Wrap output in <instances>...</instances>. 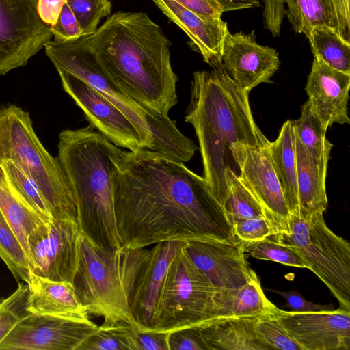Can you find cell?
Returning <instances> with one entry per match:
<instances>
[{"instance_id": "obj_33", "label": "cell", "mask_w": 350, "mask_h": 350, "mask_svg": "<svg viewBox=\"0 0 350 350\" xmlns=\"http://www.w3.org/2000/svg\"><path fill=\"white\" fill-rule=\"evenodd\" d=\"M134 325L125 322L103 324L77 350H133L131 335Z\"/></svg>"}, {"instance_id": "obj_17", "label": "cell", "mask_w": 350, "mask_h": 350, "mask_svg": "<svg viewBox=\"0 0 350 350\" xmlns=\"http://www.w3.org/2000/svg\"><path fill=\"white\" fill-rule=\"evenodd\" d=\"M222 64L232 79L249 93L271 77L280 66L278 51L262 46L243 32L226 35L222 47Z\"/></svg>"}, {"instance_id": "obj_15", "label": "cell", "mask_w": 350, "mask_h": 350, "mask_svg": "<svg viewBox=\"0 0 350 350\" xmlns=\"http://www.w3.org/2000/svg\"><path fill=\"white\" fill-rule=\"evenodd\" d=\"M275 315L303 350H349L350 310L285 311Z\"/></svg>"}, {"instance_id": "obj_42", "label": "cell", "mask_w": 350, "mask_h": 350, "mask_svg": "<svg viewBox=\"0 0 350 350\" xmlns=\"http://www.w3.org/2000/svg\"><path fill=\"white\" fill-rule=\"evenodd\" d=\"M269 291L284 297L286 299V303L283 306L290 308L291 311L306 312L334 310V307L332 305L317 304L308 301L298 291L296 290L280 291L278 290L269 289Z\"/></svg>"}, {"instance_id": "obj_36", "label": "cell", "mask_w": 350, "mask_h": 350, "mask_svg": "<svg viewBox=\"0 0 350 350\" xmlns=\"http://www.w3.org/2000/svg\"><path fill=\"white\" fill-rule=\"evenodd\" d=\"M81 29L83 36L95 32L103 18L111 15L110 0H66Z\"/></svg>"}, {"instance_id": "obj_32", "label": "cell", "mask_w": 350, "mask_h": 350, "mask_svg": "<svg viewBox=\"0 0 350 350\" xmlns=\"http://www.w3.org/2000/svg\"><path fill=\"white\" fill-rule=\"evenodd\" d=\"M0 167L20 197L45 223L51 222L53 218L46 202L37 187L23 170L12 161H3Z\"/></svg>"}, {"instance_id": "obj_24", "label": "cell", "mask_w": 350, "mask_h": 350, "mask_svg": "<svg viewBox=\"0 0 350 350\" xmlns=\"http://www.w3.org/2000/svg\"><path fill=\"white\" fill-rule=\"evenodd\" d=\"M299 217L307 219L317 213H324L328 201L325 178L329 157L318 160L308 156L295 133Z\"/></svg>"}, {"instance_id": "obj_28", "label": "cell", "mask_w": 350, "mask_h": 350, "mask_svg": "<svg viewBox=\"0 0 350 350\" xmlns=\"http://www.w3.org/2000/svg\"><path fill=\"white\" fill-rule=\"evenodd\" d=\"M226 180L228 193L222 210L226 221L231 230L234 223L238 220L258 216L267 219L262 207L239 177L226 170Z\"/></svg>"}, {"instance_id": "obj_43", "label": "cell", "mask_w": 350, "mask_h": 350, "mask_svg": "<svg viewBox=\"0 0 350 350\" xmlns=\"http://www.w3.org/2000/svg\"><path fill=\"white\" fill-rule=\"evenodd\" d=\"M185 8L197 14L221 17L224 10L216 0H174Z\"/></svg>"}, {"instance_id": "obj_39", "label": "cell", "mask_w": 350, "mask_h": 350, "mask_svg": "<svg viewBox=\"0 0 350 350\" xmlns=\"http://www.w3.org/2000/svg\"><path fill=\"white\" fill-rule=\"evenodd\" d=\"M54 40L59 42H68L79 40L83 36L79 25L66 2L60 12L56 23L51 27Z\"/></svg>"}, {"instance_id": "obj_10", "label": "cell", "mask_w": 350, "mask_h": 350, "mask_svg": "<svg viewBox=\"0 0 350 350\" xmlns=\"http://www.w3.org/2000/svg\"><path fill=\"white\" fill-rule=\"evenodd\" d=\"M38 0H0V75L25 66L53 37Z\"/></svg>"}, {"instance_id": "obj_18", "label": "cell", "mask_w": 350, "mask_h": 350, "mask_svg": "<svg viewBox=\"0 0 350 350\" xmlns=\"http://www.w3.org/2000/svg\"><path fill=\"white\" fill-rule=\"evenodd\" d=\"M183 243L182 241H163L148 250L130 301L131 313L139 329L150 330L153 326L165 277Z\"/></svg>"}, {"instance_id": "obj_6", "label": "cell", "mask_w": 350, "mask_h": 350, "mask_svg": "<svg viewBox=\"0 0 350 350\" xmlns=\"http://www.w3.org/2000/svg\"><path fill=\"white\" fill-rule=\"evenodd\" d=\"M4 161L16 164L37 187L53 219L78 223L75 196L58 157L40 141L29 113L14 104L0 105V163Z\"/></svg>"}, {"instance_id": "obj_21", "label": "cell", "mask_w": 350, "mask_h": 350, "mask_svg": "<svg viewBox=\"0 0 350 350\" xmlns=\"http://www.w3.org/2000/svg\"><path fill=\"white\" fill-rule=\"evenodd\" d=\"M284 14L295 32L308 37L313 27L325 25L350 42L349 1L347 0H282Z\"/></svg>"}, {"instance_id": "obj_7", "label": "cell", "mask_w": 350, "mask_h": 350, "mask_svg": "<svg viewBox=\"0 0 350 350\" xmlns=\"http://www.w3.org/2000/svg\"><path fill=\"white\" fill-rule=\"evenodd\" d=\"M230 302L193 263L183 241L168 267L150 330L170 333L229 316Z\"/></svg>"}, {"instance_id": "obj_46", "label": "cell", "mask_w": 350, "mask_h": 350, "mask_svg": "<svg viewBox=\"0 0 350 350\" xmlns=\"http://www.w3.org/2000/svg\"><path fill=\"white\" fill-rule=\"evenodd\" d=\"M347 1H349V0H347Z\"/></svg>"}, {"instance_id": "obj_27", "label": "cell", "mask_w": 350, "mask_h": 350, "mask_svg": "<svg viewBox=\"0 0 350 350\" xmlns=\"http://www.w3.org/2000/svg\"><path fill=\"white\" fill-rule=\"evenodd\" d=\"M307 38L314 57L334 69L350 74V42L325 25L313 27Z\"/></svg>"}, {"instance_id": "obj_45", "label": "cell", "mask_w": 350, "mask_h": 350, "mask_svg": "<svg viewBox=\"0 0 350 350\" xmlns=\"http://www.w3.org/2000/svg\"><path fill=\"white\" fill-rule=\"evenodd\" d=\"M221 6L224 12L257 7L260 0H216Z\"/></svg>"}, {"instance_id": "obj_2", "label": "cell", "mask_w": 350, "mask_h": 350, "mask_svg": "<svg viewBox=\"0 0 350 350\" xmlns=\"http://www.w3.org/2000/svg\"><path fill=\"white\" fill-rule=\"evenodd\" d=\"M110 79L150 113L169 118L178 103V76L170 61L171 42L142 12L118 11L93 33L83 36Z\"/></svg>"}, {"instance_id": "obj_9", "label": "cell", "mask_w": 350, "mask_h": 350, "mask_svg": "<svg viewBox=\"0 0 350 350\" xmlns=\"http://www.w3.org/2000/svg\"><path fill=\"white\" fill-rule=\"evenodd\" d=\"M44 48L56 69L64 70L80 78L113 104L135 126L143 148H151L150 129L162 118L150 113L110 79L83 36L68 42L50 40Z\"/></svg>"}, {"instance_id": "obj_11", "label": "cell", "mask_w": 350, "mask_h": 350, "mask_svg": "<svg viewBox=\"0 0 350 350\" xmlns=\"http://www.w3.org/2000/svg\"><path fill=\"white\" fill-rule=\"evenodd\" d=\"M81 232L71 219L42 223L28 239L31 272L55 281L73 284L79 262Z\"/></svg>"}, {"instance_id": "obj_3", "label": "cell", "mask_w": 350, "mask_h": 350, "mask_svg": "<svg viewBox=\"0 0 350 350\" xmlns=\"http://www.w3.org/2000/svg\"><path fill=\"white\" fill-rule=\"evenodd\" d=\"M247 92L224 68L195 72L185 122L195 129L203 165V178L221 208L228 193L226 172L240 176L237 159L248 147L269 142L256 124Z\"/></svg>"}, {"instance_id": "obj_44", "label": "cell", "mask_w": 350, "mask_h": 350, "mask_svg": "<svg viewBox=\"0 0 350 350\" xmlns=\"http://www.w3.org/2000/svg\"><path fill=\"white\" fill-rule=\"evenodd\" d=\"M66 2V0H38V11L42 20L49 26H53Z\"/></svg>"}, {"instance_id": "obj_31", "label": "cell", "mask_w": 350, "mask_h": 350, "mask_svg": "<svg viewBox=\"0 0 350 350\" xmlns=\"http://www.w3.org/2000/svg\"><path fill=\"white\" fill-rule=\"evenodd\" d=\"M0 258L16 279L29 283L31 272L28 257L1 210Z\"/></svg>"}, {"instance_id": "obj_12", "label": "cell", "mask_w": 350, "mask_h": 350, "mask_svg": "<svg viewBox=\"0 0 350 350\" xmlns=\"http://www.w3.org/2000/svg\"><path fill=\"white\" fill-rule=\"evenodd\" d=\"M98 328L89 318L29 314L0 342V350H77Z\"/></svg>"}, {"instance_id": "obj_26", "label": "cell", "mask_w": 350, "mask_h": 350, "mask_svg": "<svg viewBox=\"0 0 350 350\" xmlns=\"http://www.w3.org/2000/svg\"><path fill=\"white\" fill-rule=\"evenodd\" d=\"M0 210L29 259V237L44 221L20 197L1 167Z\"/></svg>"}, {"instance_id": "obj_34", "label": "cell", "mask_w": 350, "mask_h": 350, "mask_svg": "<svg viewBox=\"0 0 350 350\" xmlns=\"http://www.w3.org/2000/svg\"><path fill=\"white\" fill-rule=\"evenodd\" d=\"M244 250L256 259L308 269L301 256L294 249L277 241L271 235L259 241L244 243Z\"/></svg>"}, {"instance_id": "obj_25", "label": "cell", "mask_w": 350, "mask_h": 350, "mask_svg": "<svg viewBox=\"0 0 350 350\" xmlns=\"http://www.w3.org/2000/svg\"><path fill=\"white\" fill-rule=\"evenodd\" d=\"M267 147L290 214L299 216L295 132L292 120H288L283 124L277 139L269 142Z\"/></svg>"}, {"instance_id": "obj_1", "label": "cell", "mask_w": 350, "mask_h": 350, "mask_svg": "<svg viewBox=\"0 0 350 350\" xmlns=\"http://www.w3.org/2000/svg\"><path fill=\"white\" fill-rule=\"evenodd\" d=\"M113 193L121 247L234 239L204 178L157 152L122 150L113 172Z\"/></svg>"}, {"instance_id": "obj_16", "label": "cell", "mask_w": 350, "mask_h": 350, "mask_svg": "<svg viewBox=\"0 0 350 350\" xmlns=\"http://www.w3.org/2000/svg\"><path fill=\"white\" fill-rule=\"evenodd\" d=\"M267 145L243 151L237 160L239 178L262 207L274 234L288 232L290 212Z\"/></svg>"}, {"instance_id": "obj_5", "label": "cell", "mask_w": 350, "mask_h": 350, "mask_svg": "<svg viewBox=\"0 0 350 350\" xmlns=\"http://www.w3.org/2000/svg\"><path fill=\"white\" fill-rule=\"evenodd\" d=\"M148 252L144 248L121 247L103 250L81 234L73 285L88 314L103 317L105 325L121 322L135 325L130 301Z\"/></svg>"}, {"instance_id": "obj_19", "label": "cell", "mask_w": 350, "mask_h": 350, "mask_svg": "<svg viewBox=\"0 0 350 350\" xmlns=\"http://www.w3.org/2000/svg\"><path fill=\"white\" fill-rule=\"evenodd\" d=\"M350 74L332 68L314 57L305 90L308 102L327 129L334 124H350L348 115Z\"/></svg>"}, {"instance_id": "obj_38", "label": "cell", "mask_w": 350, "mask_h": 350, "mask_svg": "<svg viewBox=\"0 0 350 350\" xmlns=\"http://www.w3.org/2000/svg\"><path fill=\"white\" fill-rule=\"evenodd\" d=\"M233 235L243 243L263 239L274 234L273 230L263 216H258L235 221L232 227Z\"/></svg>"}, {"instance_id": "obj_23", "label": "cell", "mask_w": 350, "mask_h": 350, "mask_svg": "<svg viewBox=\"0 0 350 350\" xmlns=\"http://www.w3.org/2000/svg\"><path fill=\"white\" fill-rule=\"evenodd\" d=\"M260 317L224 316L197 327L208 350H271L256 337Z\"/></svg>"}, {"instance_id": "obj_22", "label": "cell", "mask_w": 350, "mask_h": 350, "mask_svg": "<svg viewBox=\"0 0 350 350\" xmlns=\"http://www.w3.org/2000/svg\"><path fill=\"white\" fill-rule=\"evenodd\" d=\"M27 309L31 314L89 318L72 283L49 280L31 273Z\"/></svg>"}, {"instance_id": "obj_14", "label": "cell", "mask_w": 350, "mask_h": 350, "mask_svg": "<svg viewBox=\"0 0 350 350\" xmlns=\"http://www.w3.org/2000/svg\"><path fill=\"white\" fill-rule=\"evenodd\" d=\"M57 70L64 90L82 109L90 125L118 147L132 152L143 149L137 130L118 108L80 78Z\"/></svg>"}, {"instance_id": "obj_20", "label": "cell", "mask_w": 350, "mask_h": 350, "mask_svg": "<svg viewBox=\"0 0 350 350\" xmlns=\"http://www.w3.org/2000/svg\"><path fill=\"white\" fill-rule=\"evenodd\" d=\"M161 11L189 37L193 48L212 68L221 62L227 23L221 17L204 16L191 11L174 0H152Z\"/></svg>"}, {"instance_id": "obj_13", "label": "cell", "mask_w": 350, "mask_h": 350, "mask_svg": "<svg viewBox=\"0 0 350 350\" xmlns=\"http://www.w3.org/2000/svg\"><path fill=\"white\" fill-rule=\"evenodd\" d=\"M184 250L213 285L231 299L257 276L245 258L244 243L236 238L184 241Z\"/></svg>"}, {"instance_id": "obj_40", "label": "cell", "mask_w": 350, "mask_h": 350, "mask_svg": "<svg viewBox=\"0 0 350 350\" xmlns=\"http://www.w3.org/2000/svg\"><path fill=\"white\" fill-rule=\"evenodd\" d=\"M167 332L142 330L134 325L132 332L133 350H170Z\"/></svg>"}, {"instance_id": "obj_29", "label": "cell", "mask_w": 350, "mask_h": 350, "mask_svg": "<svg viewBox=\"0 0 350 350\" xmlns=\"http://www.w3.org/2000/svg\"><path fill=\"white\" fill-rule=\"evenodd\" d=\"M292 123L296 136L310 157L320 160L329 157L333 144L325 137L327 129L308 100L302 105L300 117Z\"/></svg>"}, {"instance_id": "obj_4", "label": "cell", "mask_w": 350, "mask_h": 350, "mask_svg": "<svg viewBox=\"0 0 350 350\" xmlns=\"http://www.w3.org/2000/svg\"><path fill=\"white\" fill-rule=\"evenodd\" d=\"M58 159L72 186L81 234L103 250L120 247L113 176L122 150L92 126L59 135Z\"/></svg>"}, {"instance_id": "obj_8", "label": "cell", "mask_w": 350, "mask_h": 350, "mask_svg": "<svg viewBox=\"0 0 350 350\" xmlns=\"http://www.w3.org/2000/svg\"><path fill=\"white\" fill-rule=\"evenodd\" d=\"M271 236L294 249L339 302L350 310V245L327 226L323 213L307 219L290 214L288 232Z\"/></svg>"}, {"instance_id": "obj_30", "label": "cell", "mask_w": 350, "mask_h": 350, "mask_svg": "<svg viewBox=\"0 0 350 350\" xmlns=\"http://www.w3.org/2000/svg\"><path fill=\"white\" fill-rule=\"evenodd\" d=\"M278 308L265 295L258 276L255 277L232 296L230 316L260 317L275 314Z\"/></svg>"}, {"instance_id": "obj_41", "label": "cell", "mask_w": 350, "mask_h": 350, "mask_svg": "<svg viewBox=\"0 0 350 350\" xmlns=\"http://www.w3.org/2000/svg\"><path fill=\"white\" fill-rule=\"evenodd\" d=\"M170 350H205L197 326L179 329L169 334Z\"/></svg>"}, {"instance_id": "obj_35", "label": "cell", "mask_w": 350, "mask_h": 350, "mask_svg": "<svg viewBox=\"0 0 350 350\" xmlns=\"http://www.w3.org/2000/svg\"><path fill=\"white\" fill-rule=\"evenodd\" d=\"M28 284L18 282L17 288L0 300V342L29 313L27 309Z\"/></svg>"}, {"instance_id": "obj_37", "label": "cell", "mask_w": 350, "mask_h": 350, "mask_svg": "<svg viewBox=\"0 0 350 350\" xmlns=\"http://www.w3.org/2000/svg\"><path fill=\"white\" fill-rule=\"evenodd\" d=\"M255 330L258 339L270 349L303 350L288 334L275 314L260 317Z\"/></svg>"}]
</instances>
